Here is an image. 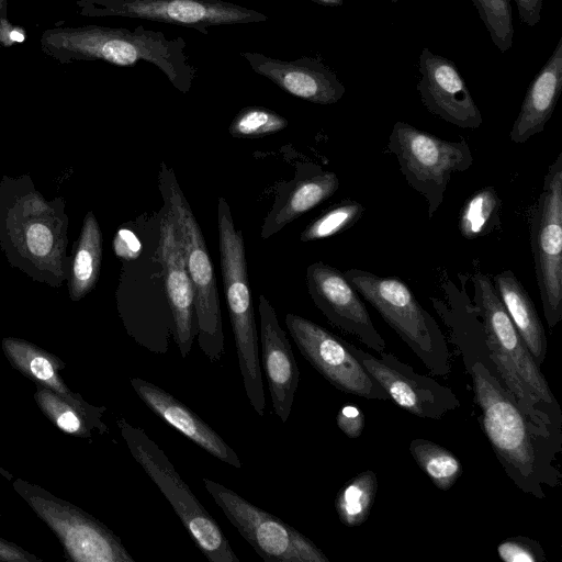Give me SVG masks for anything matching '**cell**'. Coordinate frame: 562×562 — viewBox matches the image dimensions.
Segmentation results:
<instances>
[{"mask_svg": "<svg viewBox=\"0 0 562 562\" xmlns=\"http://www.w3.org/2000/svg\"><path fill=\"white\" fill-rule=\"evenodd\" d=\"M364 206L355 200H344L311 222L301 233V241L325 239L352 227L363 215Z\"/></svg>", "mask_w": 562, "mask_h": 562, "instance_id": "29", "label": "cell"}, {"mask_svg": "<svg viewBox=\"0 0 562 562\" xmlns=\"http://www.w3.org/2000/svg\"><path fill=\"white\" fill-rule=\"evenodd\" d=\"M562 91V37L553 53L531 81L520 111L509 132L515 144L541 133L551 119Z\"/></svg>", "mask_w": 562, "mask_h": 562, "instance_id": "20", "label": "cell"}, {"mask_svg": "<svg viewBox=\"0 0 562 562\" xmlns=\"http://www.w3.org/2000/svg\"><path fill=\"white\" fill-rule=\"evenodd\" d=\"M285 325L301 355L333 386L367 400H390L351 352L348 341L296 314H286Z\"/></svg>", "mask_w": 562, "mask_h": 562, "instance_id": "12", "label": "cell"}, {"mask_svg": "<svg viewBox=\"0 0 562 562\" xmlns=\"http://www.w3.org/2000/svg\"><path fill=\"white\" fill-rule=\"evenodd\" d=\"M336 424L348 438L357 439L364 429V415L359 407L349 403L338 411Z\"/></svg>", "mask_w": 562, "mask_h": 562, "instance_id": "34", "label": "cell"}, {"mask_svg": "<svg viewBox=\"0 0 562 562\" xmlns=\"http://www.w3.org/2000/svg\"><path fill=\"white\" fill-rule=\"evenodd\" d=\"M408 449L419 469L440 491L450 490L462 474L459 458L438 443L416 438L409 442Z\"/></svg>", "mask_w": 562, "mask_h": 562, "instance_id": "28", "label": "cell"}, {"mask_svg": "<svg viewBox=\"0 0 562 562\" xmlns=\"http://www.w3.org/2000/svg\"><path fill=\"white\" fill-rule=\"evenodd\" d=\"M7 12H8V0H0V29H1L2 24L7 20H9Z\"/></svg>", "mask_w": 562, "mask_h": 562, "instance_id": "39", "label": "cell"}, {"mask_svg": "<svg viewBox=\"0 0 562 562\" xmlns=\"http://www.w3.org/2000/svg\"><path fill=\"white\" fill-rule=\"evenodd\" d=\"M516 2L519 19L528 26H536L541 18L543 0H514Z\"/></svg>", "mask_w": 562, "mask_h": 562, "instance_id": "36", "label": "cell"}, {"mask_svg": "<svg viewBox=\"0 0 562 562\" xmlns=\"http://www.w3.org/2000/svg\"><path fill=\"white\" fill-rule=\"evenodd\" d=\"M465 307L441 315L471 378L479 424L506 475L525 494L543 499L546 487L561 484L562 439L537 427L519 408L491 360L475 310Z\"/></svg>", "mask_w": 562, "mask_h": 562, "instance_id": "1", "label": "cell"}, {"mask_svg": "<svg viewBox=\"0 0 562 562\" xmlns=\"http://www.w3.org/2000/svg\"><path fill=\"white\" fill-rule=\"evenodd\" d=\"M34 400L43 415L65 434L82 439L109 434L103 420L106 407L88 403L79 393L59 394L36 385Z\"/></svg>", "mask_w": 562, "mask_h": 562, "instance_id": "21", "label": "cell"}, {"mask_svg": "<svg viewBox=\"0 0 562 562\" xmlns=\"http://www.w3.org/2000/svg\"><path fill=\"white\" fill-rule=\"evenodd\" d=\"M502 199L492 186L483 187L462 205L458 229L461 236L472 240L491 234L501 226Z\"/></svg>", "mask_w": 562, "mask_h": 562, "instance_id": "26", "label": "cell"}, {"mask_svg": "<svg viewBox=\"0 0 562 562\" xmlns=\"http://www.w3.org/2000/svg\"><path fill=\"white\" fill-rule=\"evenodd\" d=\"M497 555L505 562H543L546 553L540 543L525 536L504 539L497 546Z\"/></svg>", "mask_w": 562, "mask_h": 562, "instance_id": "32", "label": "cell"}, {"mask_svg": "<svg viewBox=\"0 0 562 562\" xmlns=\"http://www.w3.org/2000/svg\"><path fill=\"white\" fill-rule=\"evenodd\" d=\"M2 516L1 512H0V517Z\"/></svg>", "mask_w": 562, "mask_h": 562, "instance_id": "42", "label": "cell"}, {"mask_svg": "<svg viewBox=\"0 0 562 562\" xmlns=\"http://www.w3.org/2000/svg\"><path fill=\"white\" fill-rule=\"evenodd\" d=\"M1 347L11 366L35 385L59 394L71 392L61 376L65 362L59 357L21 338L5 337Z\"/></svg>", "mask_w": 562, "mask_h": 562, "instance_id": "23", "label": "cell"}, {"mask_svg": "<svg viewBox=\"0 0 562 562\" xmlns=\"http://www.w3.org/2000/svg\"><path fill=\"white\" fill-rule=\"evenodd\" d=\"M35 554L0 536V562H42Z\"/></svg>", "mask_w": 562, "mask_h": 562, "instance_id": "35", "label": "cell"}, {"mask_svg": "<svg viewBox=\"0 0 562 562\" xmlns=\"http://www.w3.org/2000/svg\"><path fill=\"white\" fill-rule=\"evenodd\" d=\"M261 361L274 414L285 423L290 416L300 381V371L277 312L259 295Z\"/></svg>", "mask_w": 562, "mask_h": 562, "instance_id": "17", "label": "cell"}, {"mask_svg": "<svg viewBox=\"0 0 562 562\" xmlns=\"http://www.w3.org/2000/svg\"><path fill=\"white\" fill-rule=\"evenodd\" d=\"M159 183L177 225L193 289L198 345L211 362H217L225 352V339L216 278L206 243L172 169L164 162L160 165Z\"/></svg>", "mask_w": 562, "mask_h": 562, "instance_id": "4", "label": "cell"}, {"mask_svg": "<svg viewBox=\"0 0 562 562\" xmlns=\"http://www.w3.org/2000/svg\"><path fill=\"white\" fill-rule=\"evenodd\" d=\"M102 236L92 212L83 221L79 245L74 258L72 274L69 286L74 301L82 299L94 286L101 267Z\"/></svg>", "mask_w": 562, "mask_h": 562, "instance_id": "25", "label": "cell"}, {"mask_svg": "<svg viewBox=\"0 0 562 562\" xmlns=\"http://www.w3.org/2000/svg\"><path fill=\"white\" fill-rule=\"evenodd\" d=\"M252 70L285 92L312 103L328 105L338 102L345 87L322 61L311 57L285 61L260 53H241Z\"/></svg>", "mask_w": 562, "mask_h": 562, "instance_id": "18", "label": "cell"}, {"mask_svg": "<svg viewBox=\"0 0 562 562\" xmlns=\"http://www.w3.org/2000/svg\"><path fill=\"white\" fill-rule=\"evenodd\" d=\"M344 274L432 375L450 374V352L442 330L405 282L358 268Z\"/></svg>", "mask_w": 562, "mask_h": 562, "instance_id": "5", "label": "cell"}, {"mask_svg": "<svg viewBox=\"0 0 562 562\" xmlns=\"http://www.w3.org/2000/svg\"><path fill=\"white\" fill-rule=\"evenodd\" d=\"M203 485L240 536L266 562H329L305 535L210 479Z\"/></svg>", "mask_w": 562, "mask_h": 562, "instance_id": "10", "label": "cell"}, {"mask_svg": "<svg viewBox=\"0 0 562 562\" xmlns=\"http://www.w3.org/2000/svg\"><path fill=\"white\" fill-rule=\"evenodd\" d=\"M494 288L507 314L538 366L547 357L548 340L537 308L512 270L494 277Z\"/></svg>", "mask_w": 562, "mask_h": 562, "instance_id": "22", "label": "cell"}, {"mask_svg": "<svg viewBox=\"0 0 562 562\" xmlns=\"http://www.w3.org/2000/svg\"><path fill=\"white\" fill-rule=\"evenodd\" d=\"M419 72L417 90L430 113L461 128L475 130L482 125V114L452 60L424 47Z\"/></svg>", "mask_w": 562, "mask_h": 562, "instance_id": "15", "label": "cell"}, {"mask_svg": "<svg viewBox=\"0 0 562 562\" xmlns=\"http://www.w3.org/2000/svg\"><path fill=\"white\" fill-rule=\"evenodd\" d=\"M26 245L30 252L38 258L47 256L54 245V236L50 228L42 223L30 225L25 233Z\"/></svg>", "mask_w": 562, "mask_h": 562, "instance_id": "33", "label": "cell"}, {"mask_svg": "<svg viewBox=\"0 0 562 562\" xmlns=\"http://www.w3.org/2000/svg\"><path fill=\"white\" fill-rule=\"evenodd\" d=\"M348 346L390 400L406 412L420 418L439 420L460 406L458 396L450 387L417 373L393 353L385 350L376 358L351 342Z\"/></svg>", "mask_w": 562, "mask_h": 562, "instance_id": "13", "label": "cell"}, {"mask_svg": "<svg viewBox=\"0 0 562 562\" xmlns=\"http://www.w3.org/2000/svg\"><path fill=\"white\" fill-rule=\"evenodd\" d=\"M390 1H391V2H393V3H396V2H398L400 0H390Z\"/></svg>", "mask_w": 562, "mask_h": 562, "instance_id": "41", "label": "cell"}, {"mask_svg": "<svg viewBox=\"0 0 562 562\" xmlns=\"http://www.w3.org/2000/svg\"><path fill=\"white\" fill-rule=\"evenodd\" d=\"M289 122L282 115L263 106L241 109L232 123L228 132L233 137L258 138L284 130Z\"/></svg>", "mask_w": 562, "mask_h": 562, "instance_id": "30", "label": "cell"}, {"mask_svg": "<svg viewBox=\"0 0 562 562\" xmlns=\"http://www.w3.org/2000/svg\"><path fill=\"white\" fill-rule=\"evenodd\" d=\"M339 188L335 172L319 170L313 176L299 181L291 190L284 204L266 218L261 237L268 238L302 216L310 210L329 199Z\"/></svg>", "mask_w": 562, "mask_h": 562, "instance_id": "24", "label": "cell"}, {"mask_svg": "<svg viewBox=\"0 0 562 562\" xmlns=\"http://www.w3.org/2000/svg\"><path fill=\"white\" fill-rule=\"evenodd\" d=\"M475 312L482 319L485 344L499 379L527 418L546 432L562 439V411L492 281L476 273Z\"/></svg>", "mask_w": 562, "mask_h": 562, "instance_id": "2", "label": "cell"}, {"mask_svg": "<svg viewBox=\"0 0 562 562\" xmlns=\"http://www.w3.org/2000/svg\"><path fill=\"white\" fill-rule=\"evenodd\" d=\"M217 231L221 271L239 370L250 405L259 416H263L266 397L245 241L223 196L217 202Z\"/></svg>", "mask_w": 562, "mask_h": 562, "instance_id": "3", "label": "cell"}, {"mask_svg": "<svg viewBox=\"0 0 562 562\" xmlns=\"http://www.w3.org/2000/svg\"><path fill=\"white\" fill-rule=\"evenodd\" d=\"M306 285L315 306L338 329L355 336L371 350H386V342L344 272L323 261L306 269Z\"/></svg>", "mask_w": 562, "mask_h": 562, "instance_id": "14", "label": "cell"}, {"mask_svg": "<svg viewBox=\"0 0 562 562\" xmlns=\"http://www.w3.org/2000/svg\"><path fill=\"white\" fill-rule=\"evenodd\" d=\"M159 229L158 254L167 303L172 315V338L180 356L186 359L195 337L194 295L177 225L168 207L162 215Z\"/></svg>", "mask_w": 562, "mask_h": 562, "instance_id": "16", "label": "cell"}, {"mask_svg": "<svg viewBox=\"0 0 562 562\" xmlns=\"http://www.w3.org/2000/svg\"><path fill=\"white\" fill-rule=\"evenodd\" d=\"M319 4L328 5V7H337L341 5L344 0H313Z\"/></svg>", "mask_w": 562, "mask_h": 562, "instance_id": "40", "label": "cell"}, {"mask_svg": "<svg viewBox=\"0 0 562 562\" xmlns=\"http://www.w3.org/2000/svg\"><path fill=\"white\" fill-rule=\"evenodd\" d=\"M76 12L88 18L145 19L193 27L207 35V27L267 21L254 9L223 0H77Z\"/></svg>", "mask_w": 562, "mask_h": 562, "instance_id": "11", "label": "cell"}, {"mask_svg": "<svg viewBox=\"0 0 562 562\" xmlns=\"http://www.w3.org/2000/svg\"><path fill=\"white\" fill-rule=\"evenodd\" d=\"M25 40V32L20 26L7 20L0 29V45L4 47L21 43Z\"/></svg>", "mask_w": 562, "mask_h": 562, "instance_id": "38", "label": "cell"}, {"mask_svg": "<svg viewBox=\"0 0 562 562\" xmlns=\"http://www.w3.org/2000/svg\"><path fill=\"white\" fill-rule=\"evenodd\" d=\"M114 248L121 257H134L136 250H139V244L136 237L128 231L122 229L117 233L114 240Z\"/></svg>", "mask_w": 562, "mask_h": 562, "instance_id": "37", "label": "cell"}, {"mask_svg": "<svg viewBox=\"0 0 562 562\" xmlns=\"http://www.w3.org/2000/svg\"><path fill=\"white\" fill-rule=\"evenodd\" d=\"M136 395L161 420L211 456L236 469L243 462L235 450L196 413L158 385L140 378L130 380Z\"/></svg>", "mask_w": 562, "mask_h": 562, "instance_id": "19", "label": "cell"}, {"mask_svg": "<svg viewBox=\"0 0 562 562\" xmlns=\"http://www.w3.org/2000/svg\"><path fill=\"white\" fill-rule=\"evenodd\" d=\"M529 232L542 310L552 329L562 321V151L529 211Z\"/></svg>", "mask_w": 562, "mask_h": 562, "instance_id": "9", "label": "cell"}, {"mask_svg": "<svg viewBox=\"0 0 562 562\" xmlns=\"http://www.w3.org/2000/svg\"><path fill=\"white\" fill-rule=\"evenodd\" d=\"M12 486L55 533L68 561L135 562L120 537L82 508L22 479Z\"/></svg>", "mask_w": 562, "mask_h": 562, "instance_id": "8", "label": "cell"}, {"mask_svg": "<svg viewBox=\"0 0 562 562\" xmlns=\"http://www.w3.org/2000/svg\"><path fill=\"white\" fill-rule=\"evenodd\" d=\"M134 460L158 486L196 548L211 562H240L216 520L200 503L164 450L139 427L124 417L116 420Z\"/></svg>", "mask_w": 562, "mask_h": 562, "instance_id": "6", "label": "cell"}, {"mask_svg": "<svg viewBox=\"0 0 562 562\" xmlns=\"http://www.w3.org/2000/svg\"><path fill=\"white\" fill-rule=\"evenodd\" d=\"M378 492L374 471L367 470L347 481L335 497L339 520L347 527H358L370 516Z\"/></svg>", "mask_w": 562, "mask_h": 562, "instance_id": "27", "label": "cell"}, {"mask_svg": "<svg viewBox=\"0 0 562 562\" xmlns=\"http://www.w3.org/2000/svg\"><path fill=\"white\" fill-rule=\"evenodd\" d=\"M492 42L501 52L513 46L514 26L510 0H472Z\"/></svg>", "mask_w": 562, "mask_h": 562, "instance_id": "31", "label": "cell"}, {"mask_svg": "<svg viewBox=\"0 0 562 562\" xmlns=\"http://www.w3.org/2000/svg\"><path fill=\"white\" fill-rule=\"evenodd\" d=\"M387 149L409 187L426 199L429 218L442 204L451 175L468 170L474 160L467 140H445L401 121L392 127Z\"/></svg>", "mask_w": 562, "mask_h": 562, "instance_id": "7", "label": "cell"}]
</instances>
